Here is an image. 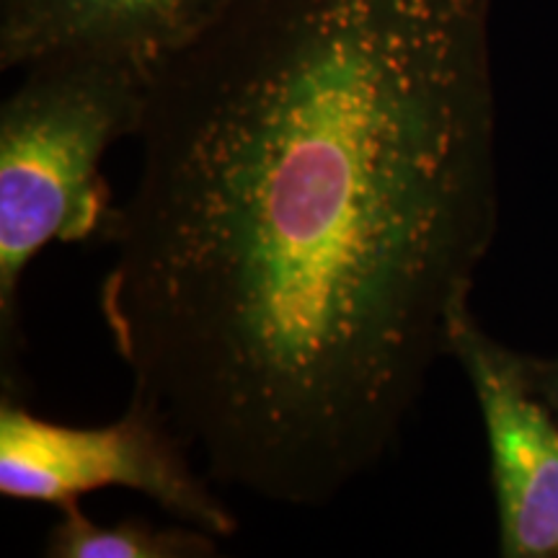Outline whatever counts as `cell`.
Segmentation results:
<instances>
[{
    "label": "cell",
    "instance_id": "5",
    "mask_svg": "<svg viewBox=\"0 0 558 558\" xmlns=\"http://www.w3.org/2000/svg\"><path fill=\"white\" fill-rule=\"evenodd\" d=\"M235 0H0V68L99 54L156 75Z\"/></svg>",
    "mask_w": 558,
    "mask_h": 558
},
{
    "label": "cell",
    "instance_id": "3",
    "mask_svg": "<svg viewBox=\"0 0 558 558\" xmlns=\"http://www.w3.org/2000/svg\"><path fill=\"white\" fill-rule=\"evenodd\" d=\"M213 484L169 418L148 403L130 399L117 422L73 427L34 414L24 401L0 399L3 497L60 509L88 492L128 488L173 520L230 538L239 522Z\"/></svg>",
    "mask_w": 558,
    "mask_h": 558
},
{
    "label": "cell",
    "instance_id": "2",
    "mask_svg": "<svg viewBox=\"0 0 558 558\" xmlns=\"http://www.w3.org/2000/svg\"><path fill=\"white\" fill-rule=\"evenodd\" d=\"M153 73L99 54L32 62L0 107V388L24 401L21 282L50 243H86L114 202L101 160L137 137Z\"/></svg>",
    "mask_w": 558,
    "mask_h": 558
},
{
    "label": "cell",
    "instance_id": "4",
    "mask_svg": "<svg viewBox=\"0 0 558 558\" xmlns=\"http://www.w3.org/2000/svg\"><path fill=\"white\" fill-rule=\"evenodd\" d=\"M448 352L463 362L484 416L501 554L558 556V424L533 393L527 367L494 347L465 305L452 318Z\"/></svg>",
    "mask_w": 558,
    "mask_h": 558
},
{
    "label": "cell",
    "instance_id": "6",
    "mask_svg": "<svg viewBox=\"0 0 558 558\" xmlns=\"http://www.w3.org/2000/svg\"><path fill=\"white\" fill-rule=\"evenodd\" d=\"M218 535L173 522L156 525L143 518L96 522L81 509V501L60 507V518L47 535V556L52 558H215Z\"/></svg>",
    "mask_w": 558,
    "mask_h": 558
},
{
    "label": "cell",
    "instance_id": "1",
    "mask_svg": "<svg viewBox=\"0 0 558 558\" xmlns=\"http://www.w3.org/2000/svg\"><path fill=\"white\" fill-rule=\"evenodd\" d=\"M488 0H235L156 70L99 311L218 486L324 507L399 445L486 218Z\"/></svg>",
    "mask_w": 558,
    "mask_h": 558
},
{
    "label": "cell",
    "instance_id": "7",
    "mask_svg": "<svg viewBox=\"0 0 558 558\" xmlns=\"http://www.w3.org/2000/svg\"><path fill=\"white\" fill-rule=\"evenodd\" d=\"M538 383H546V393H550V399H554L558 403V367L554 369V373H543Z\"/></svg>",
    "mask_w": 558,
    "mask_h": 558
}]
</instances>
